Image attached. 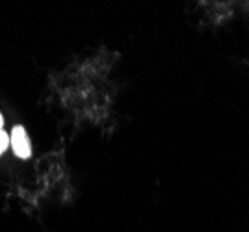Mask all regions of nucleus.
I'll return each instance as SVG.
<instances>
[{
	"instance_id": "obj_2",
	"label": "nucleus",
	"mask_w": 249,
	"mask_h": 232,
	"mask_svg": "<svg viewBox=\"0 0 249 232\" xmlns=\"http://www.w3.org/2000/svg\"><path fill=\"white\" fill-rule=\"evenodd\" d=\"M8 143H10V137L6 136V132H4V130H0V154L8 149Z\"/></svg>"
},
{
	"instance_id": "obj_3",
	"label": "nucleus",
	"mask_w": 249,
	"mask_h": 232,
	"mask_svg": "<svg viewBox=\"0 0 249 232\" xmlns=\"http://www.w3.org/2000/svg\"><path fill=\"white\" fill-rule=\"evenodd\" d=\"M2 125H4V119H2V116H0V130H2Z\"/></svg>"
},
{
	"instance_id": "obj_1",
	"label": "nucleus",
	"mask_w": 249,
	"mask_h": 232,
	"mask_svg": "<svg viewBox=\"0 0 249 232\" xmlns=\"http://www.w3.org/2000/svg\"><path fill=\"white\" fill-rule=\"evenodd\" d=\"M10 141H11V147H13V152L22 160H28L32 156V145H30V139H28V134H26V130L21 127V125H17V127H13L11 130V136H10Z\"/></svg>"
}]
</instances>
